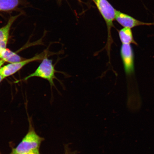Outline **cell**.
Masks as SVG:
<instances>
[{"mask_svg":"<svg viewBox=\"0 0 154 154\" xmlns=\"http://www.w3.org/2000/svg\"><path fill=\"white\" fill-rule=\"evenodd\" d=\"M103 16L106 24L107 32L108 47H110L112 42L111 29L114 26L113 22L115 20L116 10L107 0H93Z\"/></svg>","mask_w":154,"mask_h":154,"instance_id":"cell-3","label":"cell"},{"mask_svg":"<svg viewBox=\"0 0 154 154\" xmlns=\"http://www.w3.org/2000/svg\"><path fill=\"white\" fill-rule=\"evenodd\" d=\"M0 58L5 61L13 63L20 62L22 58L17 54L5 49L0 51Z\"/></svg>","mask_w":154,"mask_h":154,"instance_id":"cell-9","label":"cell"},{"mask_svg":"<svg viewBox=\"0 0 154 154\" xmlns=\"http://www.w3.org/2000/svg\"><path fill=\"white\" fill-rule=\"evenodd\" d=\"M120 55L125 73L127 75H130L134 71V53L131 44H122Z\"/></svg>","mask_w":154,"mask_h":154,"instance_id":"cell-5","label":"cell"},{"mask_svg":"<svg viewBox=\"0 0 154 154\" xmlns=\"http://www.w3.org/2000/svg\"><path fill=\"white\" fill-rule=\"evenodd\" d=\"M44 140V138L38 135L32 125H30L28 133L12 152L16 153L24 154L39 151L40 144Z\"/></svg>","mask_w":154,"mask_h":154,"instance_id":"cell-1","label":"cell"},{"mask_svg":"<svg viewBox=\"0 0 154 154\" xmlns=\"http://www.w3.org/2000/svg\"><path fill=\"white\" fill-rule=\"evenodd\" d=\"M5 61L3 60H0V68H1L2 65L5 63Z\"/></svg>","mask_w":154,"mask_h":154,"instance_id":"cell-13","label":"cell"},{"mask_svg":"<svg viewBox=\"0 0 154 154\" xmlns=\"http://www.w3.org/2000/svg\"><path fill=\"white\" fill-rule=\"evenodd\" d=\"M115 20L124 28L132 29L140 26L154 25V22L145 23L142 22L117 10L115 11Z\"/></svg>","mask_w":154,"mask_h":154,"instance_id":"cell-6","label":"cell"},{"mask_svg":"<svg viewBox=\"0 0 154 154\" xmlns=\"http://www.w3.org/2000/svg\"><path fill=\"white\" fill-rule=\"evenodd\" d=\"M119 38L122 44H134L137 45L135 41L131 29L124 28L119 32Z\"/></svg>","mask_w":154,"mask_h":154,"instance_id":"cell-8","label":"cell"},{"mask_svg":"<svg viewBox=\"0 0 154 154\" xmlns=\"http://www.w3.org/2000/svg\"><path fill=\"white\" fill-rule=\"evenodd\" d=\"M10 154H40L39 153V151H36L35 152H32L27 153H24V154H18L16 153L13 152H11V153Z\"/></svg>","mask_w":154,"mask_h":154,"instance_id":"cell-12","label":"cell"},{"mask_svg":"<svg viewBox=\"0 0 154 154\" xmlns=\"http://www.w3.org/2000/svg\"><path fill=\"white\" fill-rule=\"evenodd\" d=\"M55 67V64H53L52 60L48 59L47 57H44L35 72L26 77L23 80H26L29 79L34 77H39L47 80L49 83L51 89L53 87L57 89L54 80H57L61 84V82L55 76V73L59 72L63 74V72L56 70Z\"/></svg>","mask_w":154,"mask_h":154,"instance_id":"cell-2","label":"cell"},{"mask_svg":"<svg viewBox=\"0 0 154 154\" xmlns=\"http://www.w3.org/2000/svg\"><path fill=\"white\" fill-rule=\"evenodd\" d=\"M18 17L17 15L11 17L7 24L2 28H0V51L6 49L10 30L13 22Z\"/></svg>","mask_w":154,"mask_h":154,"instance_id":"cell-7","label":"cell"},{"mask_svg":"<svg viewBox=\"0 0 154 154\" xmlns=\"http://www.w3.org/2000/svg\"><path fill=\"white\" fill-rule=\"evenodd\" d=\"M65 153L64 154H77L78 153L77 151H71L69 148L68 144H66L64 146Z\"/></svg>","mask_w":154,"mask_h":154,"instance_id":"cell-11","label":"cell"},{"mask_svg":"<svg viewBox=\"0 0 154 154\" xmlns=\"http://www.w3.org/2000/svg\"><path fill=\"white\" fill-rule=\"evenodd\" d=\"M19 3V0H0V11L11 10Z\"/></svg>","mask_w":154,"mask_h":154,"instance_id":"cell-10","label":"cell"},{"mask_svg":"<svg viewBox=\"0 0 154 154\" xmlns=\"http://www.w3.org/2000/svg\"><path fill=\"white\" fill-rule=\"evenodd\" d=\"M4 79H5V78L2 76L1 74H0V82H1Z\"/></svg>","mask_w":154,"mask_h":154,"instance_id":"cell-14","label":"cell"},{"mask_svg":"<svg viewBox=\"0 0 154 154\" xmlns=\"http://www.w3.org/2000/svg\"><path fill=\"white\" fill-rule=\"evenodd\" d=\"M48 54L47 51H45L31 58L5 65L0 68V74L5 78H6L15 74L25 65L30 62L43 59L44 57L47 56Z\"/></svg>","mask_w":154,"mask_h":154,"instance_id":"cell-4","label":"cell"}]
</instances>
